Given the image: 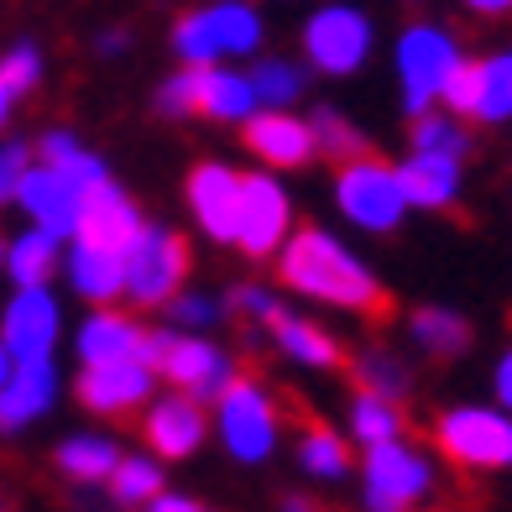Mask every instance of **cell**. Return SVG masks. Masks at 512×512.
I'll return each mask as SVG.
<instances>
[{"label":"cell","instance_id":"cell-7","mask_svg":"<svg viewBox=\"0 0 512 512\" xmlns=\"http://www.w3.org/2000/svg\"><path fill=\"white\" fill-rule=\"evenodd\" d=\"M215 424H220V445L230 450V460L241 465H262L277 450V403L262 382L251 377H230V387L215 398Z\"/></svg>","mask_w":512,"mask_h":512},{"label":"cell","instance_id":"cell-25","mask_svg":"<svg viewBox=\"0 0 512 512\" xmlns=\"http://www.w3.org/2000/svg\"><path fill=\"white\" fill-rule=\"evenodd\" d=\"M476 68V100H471V121L476 126H507L512 121V48L492 58H471Z\"/></svg>","mask_w":512,"mask_h":512},{"label":"cell","instance_id":"cell-32","mask_svg":"<svg viewBox=\"0 0 512 512\" xmlns=\"http://www.w3.org/2000/svg\"><path fill=\"white\" fill-rule=\"evenodd\" d=\"M105 486H110V497L121 507H147L162 492V465L152 455H121Z\"/></svg>","mask_w":512,"mask_h":512},{"label":"cell","instance_id":"cell-35","mask_svg":"<svg viewBox=\"0 0 512 512\" xmlns=\"http://www.w3.org/2000/svg\"><path fill=\"white\" fill-rule=\"evenodd\" d=\"M356 382H361V392H377L387 403L408 398V387H413L403 356H392V351H361L356 356Z\"/></svg>","mask_w":512,"mask_h":512},{"label":"cell","instance_id":"cell-4","mask_svg":"<svg viewBox=\"0 0 512 512\" xmlns=\"http://www.w3.org/2000/svg\"><path fill=\"white\" fill-rule=\"evenodd\" d=\"M335 204L356 230H371V236H387V230H398L408 220V194L398 183V168L382 162V157H371V152L340 162Z\"/></svg>","mask_w":512,"mask_h":512},{"label":"cell","instance_id":"cell-50","mask_svg":"<svg viewBox=\"0 0 512 512\" xmlns=\"http://www.w3.org/2000/svg\"><path fill=\"white\" fill-rule=\"evenodd\" d=\"M0 512H6V507H0Z\"/></svg>","mask_w":512,"mask_h":512},{"label":"cell","instance_id":"cell-2","mask_svg":"<svg viewBox=\"0 0 512 512\" xmlns=\"http://www.w3.org/2000/svg\"><path fill=\"white\" fill-rule=\"evenodd\" d=\"M262 11L251 0H204V6L183 11L173 21V53L189 68L209 63H230V58H251L262 48Z\"/></svg>","mask_w":512,"mask_h":512},{"label":"cell","instance_id":"cell-19","mask_svg":"<svg viewBox=\"0 0 512 512\" xmlns=\"http://www.w3.org/2000/svg\"><path fill=\"white\" fill-rule=\"evenodd\" d=\"M58 403V366L53 361H16L0 387V434H16L37 424Z\"/></svg>","mask_w":512,"mask_h":512},{"label":"cell","instance_id":"cell-27","mask_svg":"<svg viewBox=\"0 0 512 512\" xmlns=\"http://www.w3.org/2000/svg\"><path fill=\"white\" fill-rule=\"evenodd\" d=\"M408 330H413V340H418V351H429V356H439V361H450V356H460L465 345H471V319L455 314V309H445V304L413 309Z\"/></svg>","mask_w":512,"mask_h":512},{"label":"cell","instance_id":"cell-9","mask_svg":"<svg viewBox=\"0 0 512 512\" xmlns=\"http://www.w3.org/2000/svg\"><path fill=\"white\" fill-rule=\"evenodd\" d=\"M371 48H377V32H371V16L361 6H319L309 21H304V58L330 79H345V74H361Z\"/></svg>","mask_w":512,"mask_h":512},{"label":"cell","instance_id":"cell-46","mask_svg":"<svg viewBox=\"0 0 512 512\" xmlns=\"http://www.w3.org/2000/svg\"><path fill=\"white\" fill-rule=\"evenodd\" d=\"M11 105H16V95L6 84H0V131H6V121H11Z\"/></svg>","mask_w":512,"mask_h":512},{"label":"cell","instance_id":"cell-24","mask_svg":"<svg viewBox=\"0 0 512 512\" xmlns=\"http://www.w3.org/2000/svg\"><path fill=\"white\" fill-rule=\"evenodd\" d=\"M272 340H277V351H283L288 361H298V366H314V371H330V366H340V345H335V335H324V324H314V319H304V314H277L272 324Z\"/></svg>","mask_w":512,"mask_h":512},{"label":"cell","instance_id":"cell-33","mask_svg":"<svg viewBox=\"0 0 512 512\" xmlns=\"http://www.w3.org/2000/svg\"><path fill=\"white\" fill-rule=\"evenodd\" d=\"M304 68H298L293 58H262L251 68V89H256V105L267 110H288L298 95H304Z\"/></svg>","mask_w":512,"mask_h":512},{"label":"cell","instance_id":"cell-14","mask_svg":"<svg viewBox=\"0 0 512 512\" xmlns=\"http://www.w3.org/2000/svg\"><path fill=\"white\" fill-rule=\"evenodd\" d=\"M183 199L194 209V225L209 241H230L236 246V225H241V173L230 162H199L183 183Z\"/></svg>","mask_w":512,"mask_h":512},{"label":"cell","instance_id":"cell-17","mask_svg":"<svg viewBox=\"0 0 512 512\" xmlns=\"http://www.w3.org/2000/svg\"><path fill=\"white\" fill-rule=\"evenodd\" d=\"M241 136L267 168H304L314 157V131H309L304 115H293V110H267V105L251 110L241 121Z\"/></svg>","mask_w":512,"mask_h":512},{"label":"cell","instance_id":"cell-18","mask_svg":"<svg viewBox=\"0 0 512 512\" xmlns=\"http://www.w3.org/2000/svg\"><path fill=\"white\" fill-rule=\"evenodd\" d=\"M142 434H147L152 455H162V460H189V455L204 445L209 418H204V408H199L194 398H183V392H168V398L147 403V424H142Z\"/></svg>","mask_w":512,"mask_h":512},{"label":"cell","instance_id":"cell-38","mask_svg":"<svg viewBox=\"0 0 512 512\" xmlns=\"http://www.w3.org/2000/svg\"><path fill=\"white\" fill-rule=\"evenodd\" d=\"M0 84L11 89V95H32V89L42 84V53L32 48V42H16V48L0 58Z\"/></svg>","mask_w":512,"mask_h":512},{"label":"cell","instance_id":"cell-30","mask_svg":"<svg viewBox=\"0 0 512 512\" xmlns=\"http://www.w3.org/2000/svg\"><path fill=\"white\" fill-rule=\"evenodd\" d=\"M413 152H434V157L465 162V152H471V131H465V121L450 115V110H424V115H413Z\"/></svg>","mask_w":512,"mask_h":512},{"label":"cell","instance_id":"cell-23","mask_svg":"<svg viewBox=\"0 0 512 512\" xmlns=\"http://www.w3.org/2000/svg\"><path fill=\"white\" fill-rule=\"evenodd\" d=\"M63 272L74 283V293L89 298V304H110V298L126 293V256L121 251H100V246L74 241V251L63 256Z\"/></svg>","mask_w":512,"mask_h":512},{"label":"cell","instance_id":"cell-31","mask_svg":"<svg viewBox=\"0 0 512 512\" xmlns=\"http://www.w3.org/2000/svg\"><path fill=\"white\" fill-rule=\"evenodd\" d=\"M351 439L356 445H387V439H403V413L398 403L377 398V392H356L351 403Z\"/></svg>","mask_w":512,"mask_h":512},{"label":"cell","instance_id":"cell-43","mask_svg":"<svg viewBox=\"0 0 512 512\" xmlns=\"http://www.w3.org/2000/svg\"><path fill=\"white\" fill-rule=\"evenodd\" d=\"M147 512H204L194 497H178V492H157L152 502H147Z\"/></svg>","mask_w":512,"mask_h":512},{"label":"cell","instance_id":"cell-41","mask_svg":"<svg viewBox=\"0 0 512 512\" xmlns=\"http://www.w3.org/2000/svg\"><path fill=\"white\" fill-rule=\"evenodd\" d=\"M27 168H32V147H27V142H6V147H0V204L16 199Z\"/></svg>","mask_w":512,"mask_h":512},{"label":"cell","instance_id":"cell-37","mask_svg":"<svg viewBox=\"0 0 512 512\" xmlns=\"http://www.w3.org/2000/svg\"><path fill=\"white\" fill-rule=\"evenodd\" d=\"M162 309H168L173 324H178V330H189V335H199V330H209V324L225 319V304H220V298H209V293H173Z\"/></svg>","mask_w":512,"mask_h":512},{"label":"cell","instance_id":"cell-45","mask_svg":"<svg viewBox=\"0 0 512 512\" xmlns=\"http://www.w3.org/2000/svg\"><path fill=\"white\" fill-rule=\"evenodd\" d=\"M95 48H100L105 58H121V53H126V32H121V27H115V32H100Z\"/></svg>","mask_w":512,"mask_h":512},{"label":"cell","instance_id":"cell-42","mask_svg":"<svg viewBox=\"0 0 512 512\" xmlns=\"http://www.w3.org/2000/svg\"><path fill=\"white\" fill-rule=\"evenodd\" d=\"M492 387H497V408H507V413H512V351L497 361V371H492Z\"/></svg>","mask_w":512,"mask_h":512},{"label":"cell","instance_id":"cell-47","mask_svg":"<svg viewBox=\"0 0 512 512\" xmlns=\"http://www.w3.org/2000/svg\"><path fill=\"white\" fill-rule=\"evenodd\" d=\"M11 366H16V361H11V351H6V340H0V387H6V377H11Z\"/></svg>","mask_w":512,"mask_h":512},{"label":"cell","instance_id":"cell-36","mask_svg":"<svg viewBox=\"0 0 512 512\" xmlns=\"http://www.w3.org/2000/svg\"><path fill=\"white\" fill-rule=\"evenodd\" d=\"M309 131H314V152H324V157H335V162H351V157H361L366 152V136L345 121L340 110H314L309 115Z\"/></svg>","mask_w":512,"mask_h":512},{"label":"cell","instance_id":"cell-34","mask_svg":"<svg viewBox=\"0 0 512 512\" xmlns=\"http://www.w3.org/2000/svg\"><path fill=\"white\" fill-rule=\"evenodd\" d=\"M298 465L319 481H340L345 471H351V450H345V439L335 429L314 424V429H304V439H298Z\"/></svg>","mask_w":512,"mask_h":512},{"label":"cell","instance_id":"cell-28","mask_svg":"<svg viewBox=\"0 0 512 512\" xmlns=\"http://www.w3.org/2000/svg\"><path fill=\"white\" fill-rule=\"evenodd\" d=\"M115 460H121V450H115V439H105V434H74L58 445V471L68 481H84V486L110 481Z\"/></svg>","mask_w":512,"mask_h":512},{"label":"cell","instance_id":"cell-29","mask_svg":"<svg viewBox=\"0 0 512 512\" xmlns=\"http://www.w3.org/2000/svg\"><path fill=\"white\" fill-rule=\"evenodd\" d=\"M37 162H48V168L68 173V178L79 183V189H95V183L110 178L105 162H100L95 152H84L74 131H48V136H42V142H37Z\"/></svg>","mask_w":512,"mask_h":512},{"label":"cell","instance_id":"cell-40","mask_svg":"<svg viewBox=\"0 0 512 512\" xmlns=\"http://www.w3.org/2000/svg\"><path fill=\"white\" fill-rule=\"evenodd\" d=\"M152 105H157V115H194V68H183V74H173V79H162L157 84V95H152Z\"/></svg>","mask_w":512,"mask_h":512},{"label":"cell","instance_id":"cell-48","mask_svg":"<svg viewBox=\"0 0 512 512\" xmlns=\"http://www.w3.org/2000/svg\"><path fill=\"white\" fill-rule=\"evenodd\" d=\"M283 512H319V507H314V502H304V497H288V502H283Z\"/></svg>","mask_w":512,"mask_h":512},{"label":"cell","instance_id":"cell-21","mask_svg":"<svg viewBox=\"0 0 512 512\" xmlns=\"http://www.w3.org/2000/svg\"><path fill=\"white\" fill-rule=\"evenodd\" d=\"M79 361L84 366H105V361H142V345H147V330L115 309H100L79 324Z\"/></svg>","mask_w":512,"mask_h":512},{"label":"cell","instance_id":"cell-49","mask_svg":"<svg viewBox=\"0 0 512 512\" xmlns=\"http://www.w3.org/2000/svg\"><path fill=\"white\" fill-rule=\"evenodd\" d=\"M0 272H6V241H0Z\"/></svg>","mask_w":512,"mask_h":512},{"label":"cell","instance_id":"cell-3","mask_svg":"<svg viewBox=\"0 0 512 512\" xmlns=\"http://www.w3.org/2000/svg\"><path fill=\"white\" fill-rule=\"evenodd\" d=\"M142 361H147L173 392H183V398H194V403H215L220 392L230 387V377H236V361H230V351H220L215 340L189 335V330H183V335H178V330H147Z\"/></svg>","mask_w":512,"mask_h":512},{"label":"cell","instance_id":"cell-44","mask_svg":"<svg viewBox=\"0 0 512 512\" xmlns=\"http://www.w3.org/2000/svg\"><path fill=\"white\" fill-rule=\"evenodd\" d=\"M471 16H512V0H460Z\"/></svg>","mask_w":512,"mask_h":512},{"label":"cell","instance_id":"cell-16","mask_svg":"<svg viewBox=\"0 0 512 512\" xmlns=\"http://www.w3.org/2000/svg\"><path fill=\"white\" fill-rule=\"evenodd\" d=\"M152 387H157V371L147 361H105V366L79 371V403L105 418H121L131 408L152 403Z\"/></svg>","mask_w":512,"mask_h":512},{"label":"cell","instance_id":"cell-5","mask_svg":"<svg viewBox=\"0 0 512 512\" xmlns=\"http://www.w3.org/2000/svg\"><path fill=\"white\" fill-rule=\"evenodd\" d=\"M460 42L450 27L439 21H413V27L398 32V84H403V110L424 115L439 105L450 74L460 68Z\"/></svg>","mask_w":512,"mask_h":512},{"label":"cell","instance_id":"cell-10","mask_svg":"<svg viewBox=\"0 0 512 512\" xmlns=\"http://www.w3.org/2000/svg\"><path fill=\"white\" fill-rule=\"evenodd\" d=\"M183 283H189V241L147 225L126 251V298L142 309H162L173 293H183Z\"/></svg>","mask_w":512,"mask_h":512},{"label":"cell","instance_id":"cell-11","mask_svg":"<svg viewBox=\"0 0 512 512\" xmlns=\"http://www.w3.org/2000/svg\"><path fill=\"white\" fill-rule=\"evenodd\" d=\"M293 236V199L272 173H241V225H236V246L246 256H277L283 241Z\"/></svg>","mask_w":512,"mask_h":512},{"label":"cell","instance_id":"cell-15","mask_svg":"<svg viewBox=\"0 0 512 512\" xmlns=\"http://www.w3.org/2000/svg\"><path fill=\"white\" fill-rule=\"evenodd\" d=\"M16 204L27 209V220L37 230H48V236H74V225H79V209H84V189L68 173L48 168V162H32L27 178H21V189H16Z\"/></svg>","mask_w":512,"mask_h":512},{"label":"cell","instance_id":"cell-20","mask_svg":"<svg viewBox=\"0 0 512 512\" xmlns=\"http://www.w3.org/2000/svg\"><path fill=\"white\" fill-rule=\"evenodd\" d=\"M256 105V89H251V74L230 63H209V68H194V115H209V121H225V126H241Z\"/></svg>","mask_w":512,"mask_h":512},{"label":"cell","instance_id":"cell-6","mask_svg":"<svg viewBox=\"0 0 512 512\" xmlns=\"http://www.w3.org/2000/svg\"><path fill=\"white\" fill-rule=\"evenodd\" d=\"M434 445L460 471H507L512 465V418H507V408H481V403L450 408L434 424Z\"/></svg>","mask_w":512,"mask_h":512},{"label":"cell","instance_id":"cell-39","mask_svg":"<svg viewBox=\"0 0 512 512\" xmlns=\"http://www.w3.org/2000/svg\"><path fill=\"white\" fill-rule=\"evenodd\" d=\"M225 314H241V319H251V324H272L277 314H283V304H277V293H267V288H236L230 293V304H225Z\"/></svg>","mask_w":512,"mask_h":512},{"label":"cell","instance_id":"cell-1","mask_svg":"<svg viewBox=\"0 0 512 512\" xmlns=\"http://www.w3.org/2000/svg\"><path fill=\"white\" fill-rule=\"evenodd\" d=\"M277 272H283V283L298 298H309V304L345 309V314H371V319L387 314V293L377 283V272H371L340 236H330V230H319V225H304L283 241Z\"/></svg>","mask_w":512,"mask_h":512},{"label":"cell","instance_id":"cell-12","mask_svg":"<svg viewBox=\"0 0 512 512\" xmlns=\"http://www.w3.org/2000/svg\"><path fill=\"white\" fill-rule=\"evenodd\" d=\"M63 335V309L48 288H16V298L0 314V340L11 361H53Z\"/></svg>","mask_w":512,"mask_h":512},{"label":"cell","instance_id":"cell-13","mask_svg":"<svg viewBox=\"0 0 512 512\" xmlns=\"http://www.w3.org/2000/svg\"><path fill=\"white\" fill-rule=\"evenodd\" d=\"M142 230H147V220H142V209H136V199L121 189V183L105 178V183H95V189H84V209H79L74 241L126 256Z\"/></svg>","mask_w":512,"mask_h":512},{"label":"cell","instance_id":"cell-26","mask_svg":"<svg viewBox=\"0 0 512 512\" xmlns=\"http://www.w3.org/2000/svg\"><path fill=\"white\" fill-rule=\"evenodd\" d=\"M58 236H48V230H27V236L6 241V272L16 288H48V277L58 272Z\"/></svg>","mask_w":512,"mask_h":512},{"label":"cell","instance_id":"cell-22","mask_svg":"<svg viewBox=\"0 0 512 512\" xmlns=\"http://www.w3.org/2000/svg\"><path fill=\"white\" fill-rule=\"evenodd\" d=\"M398 183L408 194V209H450L460 199V162L434 152H408L398 162Z\"/></svg>","mask_w":512,"mask_h":512},{"label":"cell","instance_id":"cell-8","mask_svg":"<svg viewBox=\"0 0 512 512\" xmlns=\"http://www.w3.org/2000/svg\"><path fill=\"white\" fill-rule=\"evenodd\" d=\"M434 492V465L424 450H413L408 439H387L371 445L361 465V502L366 512H408Z\"/></svg>","mask_w":512,"mask_h":512}]
</instances>
